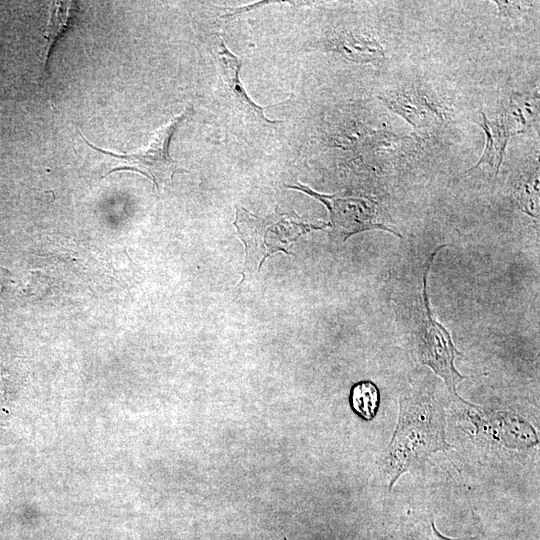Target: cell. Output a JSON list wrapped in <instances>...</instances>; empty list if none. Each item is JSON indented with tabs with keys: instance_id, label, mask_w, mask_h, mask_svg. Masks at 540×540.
I'll return each mask as SVG.
<instances>
[{
	"instance_id": "obj_10",
	"label": "cell",
	"mask_w": 540,
	"mask_h": 540,
	"mask_svg": "<svg viewBox=\"0 0 540 540\" xmlns=\"http://www.w3.org/2000/svg\"><path fill=\"white\" fill-rule=\"evenodd\" d=\"M385 102L402 117L406 118L413 126H422L429 118V108L425 103L407 95H397Z\"/></svg>"
},
{
	"instance_id": "obj_11",
	"label": "cell",
	"mask_w": 540,
	"mask_h": 540,
	"mask_svg": "<svg viewBox=\"0 0 540 540\" xmlns=\"http://www.w3.org/2000/svg\"><path fill=\"white\" fill-rule=\"evenodd\" d=\"M5 273H7V270L0 267V291L3 289L7 280V278L5 277Z\"/></svg>"
},
{
	"instance_id": "obj_1",
	"label": "cell",
	"mask_w": 540,
	"mask_h": 540,
	"mask_svg": "<svg viewBox=\"0 0 540 540\" xmlns=\"http://www.w3.org/2000/svg\"><path fill=\"white\" fill-rule=\"evenodd\" d=\"M234 225L245 244V265L260 271L266 257L277 251L290 254L287 247L300 235L313 229H321L328 224L318 226L306 223L293 212H275L271 216L260 218L237 206Z\"/></svg>"
},
{
	"instance_id": "obj_8",
	"label": "cell",
	"mask_w": 540,
	"mask_h": 540,
	"mask_svg": "<svg viewBox=\"0 0 540 540\" xmlns=\"http://www.w3.org/2000/svg\"><path fill=\"white\" fill-rule=\"evenodd\" d=\"M76 4L75 2H54L53 8L50 13V19L47 26L46 38H47V47L45 50V64L46 67L50 51L53 48L54 44L71 25L75 14H76Z\"/></svg>"
},
{
	"instance_id": "obj_2",
	"label": "cell",
	"mask_w": 540,
	"mask_h": 540,
	"mask_svg": "<svg viewBox=\"0 0 540 540\" xmlns=\"http://www.w3.org/2000/svg\"><path fill=\"white\" fill-rule=\"evenodd\" d=\"M190 112L191 108L184 110L157 129L152 134L148 144L134 153L120 154L104 150L90 143L81 131L79 134L89 147L113 160L112 166L106 174L120 170H132L145 175L158 187L162 179H171L176 172L181 171V168L170 157L169 145L178 126Z\"/></svg>"
},
{
	"instance_id": "obj_3",
	"label": "cell",
	"mask_w": 540,
	"mask_h": 540,
	"mask_svg": "<svg viewBox=\"0 0 540 540\" xmlns=\"http://www.w3.org/2000/svg\"><path fill=\"white\" fill-rule=\"evenodd\" d=\"M440 248L433 252L423 276V303L426 313L421 322L419 352L422 362L440 375L447 387L456 393V384L464 377L454 367V360L461 354L456 350L449 332L433 318L426 293L428 268Z\"/></svg>"
},
{
	"instance_id": "obj_7",
	"label": "cell",
	"mask_w": 540,
	"mask_h": 540,
	"mask_svg": "<svg viewBox=\"0 0 540 540\" xmlns=\"http://www.w3.org/2000/svg\"><path fill=\"white\" fill-rule=\"evenodd\" d=\"M338 51L346 58L378 64L384 57V49L375 39L355 34H344L336 40Z\"/></svg>"
},
{
	"instance_id": "obj_6",
	"label": "cell",
	"mask_w": 540,
	"mask_h": 540,
	"mask_svg": "<svg viewBox=\"0 0 540 540\" xmlns=\"http://www.w3.org/2000/svg\"><path fill=\"white\" fill-rule=\"evenodd\" d=\"M482 116L483 124H481V126L483 127L487 136L486 146L480 160L468 172L476 169L484 163L489 165L496 163L497 176L503 161L508 139L515 135L516 132L511 123L503 115H500L499 118L494 121L488 120L485 114H482Z\"/></svg>"
},
{
	"instance_id": "obj_9",
	"label": "cell",
	"mask_w": 540,
	"mask_h": 540,
	"mask_svg": "<svg viewBox=\"0 0 540 540\" xmlns=\"http://www.w3.org/2000/svg\"><path fill=\"white\" fill-rule=\"evenodd\" d=\"M350 403L360 417L371 420L378 408L379 391L370 381L359 382L351 390Z\"/></svg>"
},
{
	"instance_id": "obj_5",
	"label": "cell",
	"mask_w": 540,
	"mask_h": 540,
	"mask_svg": "<svg viewBox=\"0 0 540 540\" xmlns=\"http://www.w3.org/2000/svg\"><path fill=\"white\" fill-rule=\"evenodd\" d=\"M215 55L222 79L224 97L231 107L246 116L247 119L259 124H272V121L264 115V108L256 104L246 93L242 85L239 72L240 59L228 50L222 38L216 41Z\"/></svg>"
},
{
	"instance_id": "obj_4",
	"label": "cell",
	"mask_w": 540,
	"mask_h": 540,
	"mask_svg": "<svg viewBox=\"0 0 540 540\" xmlns=\"http://www.w3.org/2000/svg\"><path fill=\"white\" fill-rule=\"evenodd\" d=\"M289 187L303 191L325 204L330 212L333 227L344 237L343 241L353 234L370 229H381L402 237L400 233L390 229L383 223L376 222V204L370 200L337 198L331 195L319 194L301 184Z\"/></svg>"
}]
</instances>
